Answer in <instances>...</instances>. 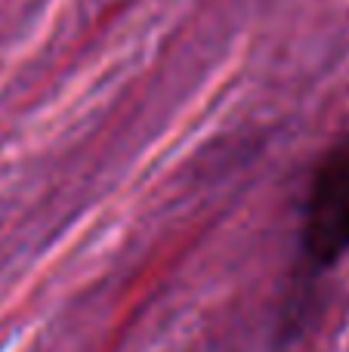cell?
<instances>
[{
    "instance_id": "obj_1",
    "label": "cell",
    "mask_w": 349,
    "mask_h": 352,
    "mask_svg": "<svg viewBox=\"0 0 349 352\" xmlns=\"http://www.w3.org/2000/svg\"><path fill=\"white\" fill-rule=\"evenodd\" d=\"M303 248L315 266H331L349 250V136L325 155L313 179Z\"/></svg>"
}]
</instances>
